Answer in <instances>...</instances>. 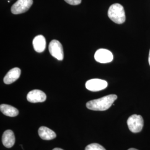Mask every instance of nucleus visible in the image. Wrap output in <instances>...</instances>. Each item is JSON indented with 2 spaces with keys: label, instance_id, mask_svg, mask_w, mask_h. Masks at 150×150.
<instances>
[{
  "label": "nucleus",
  "instance_id": "nucleus-12",
  "mask_svg": "<svg viewBox=\"0 0 150 150\" xmlns=\"http://www.w3.org/2000/svg\"><path fill=\"white\" fill-rule=\"evenodd\" d=\"M38 132L40 137L43 140H51L56 137V134L54 131L45 126L40 127Z\"/></svg>",
  "mask_w": 150,
  "mask_h": 150
},
{
  "label": "nucleus",
  "instance_id": "nucleus-16",
  "mask_svg": "<svg viewBox=\"0 0 150 150\" xmlns=\"http://www.w3.org/2000/svg\"><path fill=\"white\" fill-rule=\"evenodd\" d=\"M149 63L150 66V52H149Z\"/></svg>",
  "mask_w": 150,
  "mask_h": 150
},
{
  "label": "nucleus",
  "instance_id": "nucleus-13",
  "mask_svg": "<svg viewBox=\"0 0 150 150\" xmlns=\"http://www.w3.org/2000/svg\"><path fill=\"white\" fill-rule=\"evenodd\" d=\"M0 110L4 115L9 117L17 116L19 113L18 110L15 107L6 104L1 105Z\"/></svg>",
  "mask_w": 150,
  "mask_h": 150
},
{
  "label": "nucleus",
  "instance_id": "nucleus-10",
  "mask_svg": "<svg viewBox=\"0 0 150 150\" xmlns=\"http://www.w3.org/2000/svg\"><path fill=\"white\" fill-rule=\"evenodd\" d=\"M2 144L7 148H11L15 143V136L11 129L6 130L2 135Z\"/></svg>",
  "mask_w": 150,
  "mask_h": 150
},
{
  "label": "nucleus",
  "instance_id": "nucleus-4",
  "mask_svg": "<svg viewBox=\"0 0 150 150\" xmlns=\"http://www.w3.org/2000/svg\"><path fill=\"white\" fill-rule=\"evenodd\" d=\"M33 4V0H17L11 7L13 14L18 15L26 12Z\"/></svg>",
  "mask_w": 150,
  "mask_h": 150
},
{
  "label": "nucleus",
  "instance_id": "nucleus-17",
  "mask_svg": "<svg viewBox=\"0 0 150 150\" xmlns=\"http://www.w3.org/2000/svg\"><path fill=\"white\" fill-rule=\"evenodd\" d=\"M53 150H62V149H59V148H55V149H53Z\"/></svg>",
  "mask_w": 150,
  "mask_h": 150
},
{
  "label": "nucleus",
  "instance_id": "nucleus-5",
  "mask_svg": "<svg viewBox=\"0 0 150 150\" xmlns=\"http://www.w3.org/2000/svg\"><path fill=\"white\" fill-rule=\"evenodd\" d=\"M48 49L50 54L58 60L64 59V50L61 43L56 40H54L50 43Z\"/></svg>",
  "mask_w": 150,
  "mask_h": 150
},
{
  "label": "nucleus",
  "instance_id": "nucleus-7",
  "mask_svg": "<svg viewBox=\"0 0 150 150\" xmlns=\"http://www.w3.org/2000/svg\"><path fill=\"white\" fill-rule=\"evenodd\" d=\"M95 59L97 62L101 64L111 62L113 59V54L111 51L106 49H99L95 54Z\"/></svg>",
  "mask_w": 150,
  "mask_h": 150
},
{
  "label": "nucleus",
  "instance_id": "nucleus-3",
  "mask_svg": "<svg viewBox=\"0 0 150 150\" xmlns=\"http://www.w3.org/2000/svg\"><path fill=\"white\" fill-rule=\"evenodd\" d=\"M127 123L129 129L133 133L139 132L144 127V121L141 115H133L127 120Z\"/></svg>",
  "mask_w": 150,
  "mask_h": 150
},
{
  "label": "nucleus",
  "instance_id": "nucleus-11",
  "mask_svg": "<svg viewBox=\"0 0 150 150\" xmlns=\"http://www.w3.org/2000/svg\"><path fill=\"white\" fill-rule=\"evenodd\" d=\"M46 39L42 35H38L33 40V46L35 50L39 52H42L46 48Z\"/></svg>",
  "mask_w": 150,
  "mask_h": 150
},
{
  "label": "nucleus",
  "instance_id": "nucleus-8",
  "mask_svg": "<svg viewBox=\"0 0 150 150\" xmlns=\"http://www.w3.org/2000/svg\"><path fill=\"white\" fill-rule=\"evenodd\" d=\"M28 101L31 103L43 102L46 100V95L43 91L33 90L28 92L27 95Z\"/></svg>",
  "mask_w": 150,
  "mask_h": 150
},
{
  "label": "nucleus",
  "instance_id": "nucleus-2",
  "mask_svg": "<svg viewBox=\"0 0 150 150\" xmlns=\"http://www.w3.org/2000/svg\"><path fill=\"white\" fill-rule=\"evenodd\" d=\"M108 17L116 23L122 24L125 22L126 16L123 6L119 4L111 6L108 11Z\"/></svg>",
  "mask_w": 150,
  "mask_h": 150
},
{
  "label": "nucleus",
  "instance_id": "nucleus-18",
  "mask_svg": "<svg viewBox=\"0 0 150 150\" xmlns=\"http://www.w3.org/2000/svg\"><path fill=\"white\" fill-rule=\"evenodd\" d=\"M128 150H137V149H134V148H131V149H129Z\"/></svg>",
  "mask_w": 150,
  "mask_h": 150
},
{
  "label": "nucleus",
  "instance_id": "nucleus-6",
  "mask_svg": "<svg viewBox=\"0 0 150 150\" xmlns=\"http://www.w3.org/2000/svg\"><path fill=\"white\" fill-rule=\"evenodd\" d=\"M107 85L108 83L106 81L98 79H91L86 83V88L93 92L103 90L107 87Z\"/></svg>",
  "mask_w": 150,
  "mask_h": 150
},
{
  "label": "nucleus",
  "instance_id": "nucleus-1",
  "mask_svg": "<svg viewBox=\"0 0 150 150\" xmlns=\"http://www.w3.org/2000/svg\"><path fill=\"white\" fill-rule=\"evenodd\" d=\"M117 98L116 95H109L88 101L86 103V107L93 111H106L111 107Z\"/></svg>",
  "mask_w": 150,
  "mask_h": 150
},
{
  "label": "nucleus",
  "instance_id": "nucleus-15",
  "mask_svg": "<svg viewBox=\"0 0 150 150\" xmlns=\"http://www.w3.org/2000/svg\"><path fill=\"white\" fill-rule=\"evenodd\" d=\"M67 4L71 5H78L81 3L82 0H64Z\"/></svg>",
  "mask_w": 150,
  "mask_h": 150
},
{
  "label": "nucleus",
  "instance_id": "nucleus-14",
  "mask_svg": "<svg viewBox=\"0 0 150 150\" xmlns=\"http://www.w3.org/2000/svg\"><path fill=\"white\" fill-rule=\"evenodd\" d=\"M85 150H106V149L101 145L93 143L87 145L85 148Z\"/></svg>",
  "mask_w": 150,
  "mask_h": 150
},
{
  "label": "nucleus",
  "instance_id": "nucleus-9",
  "mask_svg": "<svg viewBox=\"0 0 150 150\" xmlns=\"http://www.w3.org/2000/svg\"><path fill=\"white\" fill-rule=\"evenodd\" d=\"M20 75L21 70L17 67L13 68L10 70L6 75L4 79V82L7 85L11 84L13 82H15L17 80H18V78L20 77Z\"/></svg>",
  "mask_w": 150,
  "mask_h": 150
}]
</instances>
